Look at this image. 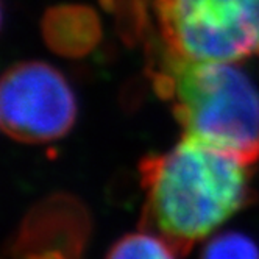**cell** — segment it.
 <instances>
[{
    "mask_svg": "<svg viewBox=\"0 0 259 259\" xmlns=\"http://www.w3.org/2000/svg\"><path fill=\"white\" fill-rule=\"evenodd\" d=\"M251 167L183 135L170 150L141 161L142 230L162 237L178 254H188L250 203Z\"/></svg>",
    "mask_w": 259,
    "mask_h": 259,
    "instance_id": "cell-1",
    "label": "cell"
},
{
    "mask_svg": "<svg viewBox=\"0 0 259 259\" xmlns=\"http://www.w3.org/2000/svg\"><path fill=\"white\" fill-rule=\"evenodd\" d=\"M175 253L162 237L141 230L120 237L108 251L106 259H177Z\"/></svg>",
    "mask_w": 259,
    "mask_h": 259,
    "instance_id": "cell-5",
    "label": "cell"
},
{
    "mask_svg": "<svg viewBox=\"0 0 259 259\" xmlns=\"http://www.w3.org/2000/svg\"><path fill=\"white\" fill-rule=\"evenodd\" d=\"M200 259H259V247L244 233H219L203 247Z\"/></svg>",
    "mask_w": 259,
    "mask_h": 259,
    "instance_id": "cell-6",
    "label": "cell"
},
{
    "mask_svg": "<svg viewBox=\"0 0 259 259\" xmlns=\"http://www.w3.org/2000/svg\"><path fill=\"white\" fill-rule=\"evenodd\" d=\"M165 52L194 61L259 58V0H153Z\"/></svg>",
    "mask_w": 259,
    "mask_h": 259,
    "instance_id": "cell-3",
    "label": "cell"
},
{
    "mask_svg": "<svg viewBox=\"0 0 259 259\" xmlns=\"http://www.w3.org/2000/svg\"><path fill=\"white\" fill-rule=\"evenodd\" d=\"M155 86L184 136L259 162V91L236 63L194 61L162 50Z\"/></svg>",
    "mask_w": 259,
    "mask_h": 259,
    "instance_id": "cell-2",
    "label": "cell"
},
{
    "mask_svg": "<svg viewBox=\"0 0 259 259\" xmlns=\"http://www.w3.org/2000/svg\"><path fill=\"white\" fill-rule=\"evenodd\" d=\"M77 119V100L67 80L42 61L11 66L0 88V122L14 141L44 144L66 136Z\"/></svg>",
    "mask_w": 259,
    "mask_h": 259,
    "instance_id": "cell-4",
    "label": "cell"
}]
</instances>
